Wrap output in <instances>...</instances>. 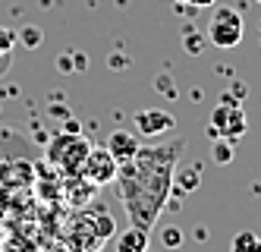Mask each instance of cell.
Here are the masks:
<instances>
[{
    "instance_id": "8",
    "label": "cell",
    "mask_w": 261,
    "mask_h": 252,
    "mask_svg": "<svg viewBox=\"0 0 261 252\" xmlns=\"http://www.w3.org/2000/svg\"><path fill=\"white\" fill-rule=\"evenodd\" d=\"M148 234H151V230H145V227H129L126 230V234L117 240V249L120 252H145L148 249V243H151V237H148Z\"/></svg>"
},
{
    "instance_id": "10",
    "label": "cell",
    "mask_w": 261,
    "mask_h": 252,
    "mask_svg": "<svg viewBox=\"0 0 261 252\" xmlns=\"http://www.w3.org/2000/svg\"><path fill=\"white\" fill-rule=\"evenodd\" d=\"M214 161L217 164H230L233 161V142L230 139H217V145H214Z\"/></svg>"
},
{
    "instance_id": "14",
    "label": "cell",
    "mask_w": 261,
    "mask_h": 252,
    "mask_svg": "<svg viewBox=\"0 0 261 252\" xmlns=\"http://www.w3.org/2000/svg\"><path fill=\"white\" fill-rule=\"evenodd\" d=\"M182 4H189V7H198V10H201V7H214L217 0H182Z\"/></svg>"
},
{
    "instance_id": "11",
    "label": "cell",
    "mask_w": 261,
    "mask_h": 252,
    "mask_svg": "<svg viewBox=\"0 0 261 252\" xmlns=\"http://www.w3.org/2000/svg\"><path fill=\"white\" fill-rule=\"evenodd\" d=\"M161 240H164V246L176 249V246L182 243V230H179V227H161Z\"/></svg>"
},
{
    "instance_id": "7",
    "label": "cell",
    "mask_w": 261,
    "mask_h": 252,
    "mask_svg": "<svg viewBox=\"0 0 261 252\" xmlns=\"http://www.w3.org/2000/svg\"><path fill=\"white\" fill-rule=\"evenodd\" d=\"M107 148L117 158V164H123V161H129L142 148L139 132H133V129H114V132H110V139H107Z\"/></svg>"
},
{
    "instance_id": "4",
    "label": "cell",
    "mask_w": 261,
    "mask_h": 252,
    "mask_svg": "<svg viewBox=\"0 0 261 252\" xmlns=\"http://www.w3.org/2000/svg\"><path fill=\"white\" fill-rule=\"evenodd\" d=\"M242 32H246V26H242V16L233 10V7H217L208 29H204V38L214 44V48H223L230 51L242 41Z\"/></svg>"
},
{
    "instance_id": "3",
    "label": "cell",
    "mask_w": 261,
    "mask_h": 252,
    "mask_svg": "<svg viewBox=\"0 0 261 252\" xmlns=\"http://www.w3.org/2000/svg\"><path fill=\"white\" fill-rule=\"evenodd\" d=\"M246 129H249L246 110H242L236 101H230V98H223L214 107L211 120H208V135H214V139H230V142H236V139L246 135Z\"/></svg>"
},
{
    "instance_id": "12",
    "label": "cell",
    "mask_w": 261,
    "mask_h": 252,
    "mask_svg": "<svg viewBox=\"0 0 261 252\" xmlns=\"http://www.w3.org/2000/svg\"><path fill=\"white\" fill-rule=\"evenodd\" d=\"M95 224H98V234H101V240L114 237V218H110V215H104V211H101V215L95 218Z\"/></svg>"
},
{
    "instance_id": "9",
    "label": "cell",
    "mask_w": 261,
    "mask_h": 252,
    "mask_svg": "<svg viewBox=\"0 0 261 252\" xmlns=\"http://www.w3.org/2000/svg\"><path fill=\"white\" fill-rule=\"evenodd\" d=\"M230 246H233V252H242V249H255V252H261V237L252 234V230H242V234L233 237Z\"/></svg>"
},
{
    "instance_id": "1",
    "label": "cell",
    "mask_w": 261,
    "mask_h": 252,
    "mask_svg": "<svg viewBox=\"0 0 261 252\" xmlns=\"http://www.w3.org/2000/svg\"><path fill=\"white\" fill-rule=\"evenodd\" d=\"M186 142L173 139L164 145H142L129 161L120 164L117 170V189L120 202L129 215V224L151 230L161 218L173 186V170L179 164Z\"/></svg>"
},
{
    "instance_id": "5",
    "label": "cell",
    "mask_w": 261,
    "mask_h": 252,
    "mask_svg": "<svg viewBox=\"0 0 261 252\" xmlns=\"http://www.w3.org/2000/svg\"><path fill=\"white\" fill-rule=\"evenodd\" d=\"M117 170H120V164L110 154V148H91L85 164H82V177L95 186H104L110 180H117Z\"/></svg>"
},
{
    "instance_id": "15",
    "label": "cell",
    "mask_w": 261,
    "mask_h": 252,
    "mask_svg": "<svg viewBox=\"0 0 261 252\" xmlns=\"http://www.w3.org/2000/svg\"><path fill=\"white\" fill-rule=\"evenodd\" d=\"M258 4H261V0H258Z\"/></svg>"
},
{
    "instance_id": "13",
    "label": "cell",
    "mask_w": 261,
    "mask_h": 252,
    "mask_svg": "<svg viewBox=\"0 0 261 252\" xmlns=\"http://www.w3.org/2000/svg\"><path fill=\"white\" fill-rule=\"evenodd\" d=\"M10 51H13V32H7L0 26V57H7Z\"/></svg>"
},
{
    "instance_id": "6",
    "label": "cell",
    "mask_w": 261,
    "mask_h": 252,
    "mask_svg": "<svg viewBox=\"0 0 261 252\" xmlns=\"http://www.w3.org/2000/svg\"><path fill=\"white\" fill-rule=\"evenodd\" d=\"M176 126L173 113H167L161 107H148V110H139L136 113V132L139 135H148V139H154V135H164Z\"/></svg>"
},
{
    "instance_id": "2",
    "label": "cell",
    "mask_w": 261,
    "mask_h": 252,
    "mask_svg": "<svg viewBox=\"0 0 261 252\" xmlns=\"http://www.w3.org/2000/svg\"><path fill=\"white\" fill-rule=\"evenodd\" d=\"M88 151H91V142L85 135H79V129H66V132L50 139L47 161H50L54 170H60V177H76V173H82Z\"/></svg>"
}]
</instances>
